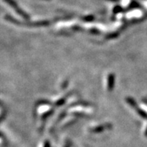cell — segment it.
Masks as SVG:
<instances>
[{"mask_svg": "<svg viewBox=\"0 0 147 147\" xmlns=\"http://www.w3.org/2000/svg\"><path fill=\"white\" fill-rule=\"evenodd\" d=\"M113 84H114V76L111 75L109 76V80H108V86L109 88H113Z\"/></svg>", "mask_w": 147, "mask_h": 147, "instance_id": "7a4b0ae2", "label": "cell"}, {"mask_svg": "<svg viewBox=\"0 0 147 147\" xmlns=\"http://www.w3.org/2000/svg\"><path fill=\"white\" fill-rule=\"evenodd\" d=\"M5 2H6V3H7L9 5H11V7H13V8H14L15 10H16V11H17V13H20V15H22V16H23V17H26V14H25L23 12H22V10H20V8L18 7V6H17V5L16 3H15L14 2H13V0H4Z\"/></svg>", "mask_w": 147, "mask_h": 147, "instance_id": "6da1fadb", "label": "cell"}]
</instances>
